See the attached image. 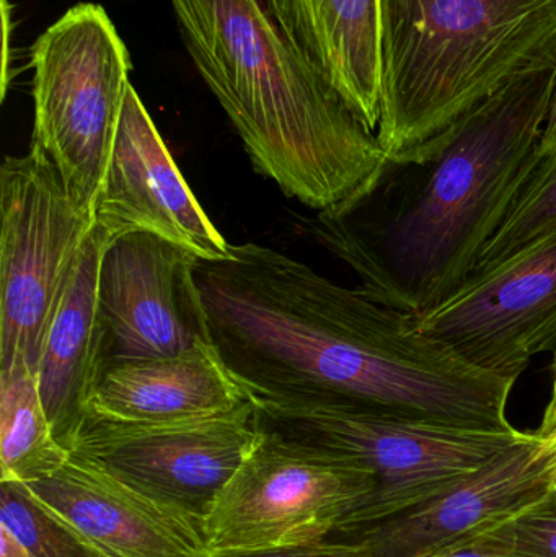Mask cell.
Wrapping results in <instances>:
<instances>
[{
  "mask_svg": "<svg viewBox=\"0 0 556 557\" xmlns=\"http://www.w3.org/2000/svg\"><path fill=\"white\" fill-rule=\"evenodd\" d=\"M304 58L378 133L381 121L379 0H273Z\"/></svg>",
  "mask_w": 556,
  "mask_h": 557,
  "instance_id": "cell-17",
  "label": "cell"
},
{
  "mask_svg": "<svg viewBox=\"0 0 556 557\" xmlns=\"http://www.w3.org/2000/svg\"><path fill=\"white\" fill-rule=\"evenodd\" d=\"M539 441H541V454L547 458L551 467L556 470V428L545 437H539Z\"/></svg>",
  "mask_w": 556,
  "mask_h": 557,
  "instance_id": "cell-27",
  "label": "cell"
},
{
  "mask_svg": "<svg viewBox=\"0 0 556 557\" xmlns=\"http://www.w3.org/2000/svg\"><path fill=\"white\" fill-rule=\"evenodd\" d=\"M555 85L556 52L446 133L388 157L307 228L375 304L411 317L431 310L472 276L505 222L538 159Z\"/></svg>",
  "mask_w": 556,
  "mask_h": 557,
  "instance_id": "cell-2",
  "label": "cell"
},
{
  "mask_svg": "<svg viewBox=\"0 0 556 557\" xmlns=\"http://www.w3.org/2000/svg\"><path fill=\"white\" fill-rule=\"evenodd\" d=\"M254 405L260 428L343 458L374 476V497L353 533L447 493L529 435L512 425L454 424L358 406Z\"/></svg>",
  "mask_w": 556,
  "mask_h": 557,
  "instance_id": "cell-5",
  "label": "cell"
},
{
  "mask_svg": "<svg viewBox=\"0 0 556 557\" xmlns=\"http://www.w3.org/2000/svg\"><path fill=\"white\" fill-rule=\"evenodd\" d=\"M512 548L521 557H556V496L506 522Z\"/></svg>",
  "mask_w": 556,
  "mask_h": 557,
  "instance_id": "cell-21",
  "label": "cell"
},
{
  "mask_svg": "<svg viewBox=\"0 0 556 557\" xmlns=\"http://www.w3.org/2000/svg\"><path fill=\"white\" fill-rule=\"evenodd\" d=\"M32 146L94 215L131 84L129 52L103 7L78 3L32 48Z\"/></svg>",
  "mask_w": 556,
  "mask_h": 557,
  "instance_id": "cell-6",
  "label": "cell"
},
{
  "mask_svg": "<svg viewBox=\"0 0 556 557\" xmlns=\"http://www.w3.org/2000/svg\"><path fill=\"white\" fill-rule=\"evenodd\" d=\"M413 321L472 366L518 380L538 354L556 350V232L472 274Z\"/></svg>",
  "mask_w": 556,
  "mask_h": 557,
  "instance_id": "cell-10",
  "label": "cell"
},
{
  "mask_svg": "<svg viewBox=\"0 0 556 557\" xmlns=\"http://www.w3.org/2000/svg\"><path fill=\"white\" fill-rule=\"evenodd\" d=\"M94 219L108 240L147 232L202 261H224L232 255L231 244L199 206L133 84L127 85Z\"/></svg>",
  "mask_w": 556,
  "mask_h": 557,
  "instance_id": "cell-12",
  "label": "cell"
},
{
  "mask_svg": "<svg viewBox=\"0 0 556 557\" xmlns=\"http://www.w3.org/2000/svg\"><path fill=\"white\" fill-rule=\"evenodd\" d=\"M556 150V85L554 97H552L551 110H548L547 121H545L544 133H542L541 147H539V156H547V153Z\"/></svg>",
  "mask_w": 556,
  "mask_h": 557,
  "instance_id": "cell-25",
  "label": "cell"
},
{
  "mask_svg": "<svg viewBox=\"0 0 556 557\" xmlns=\"http://www.w3.org/2000/svg\"><path fill=\"white\" fill-rule=\"evenodd\" d=\"M0 557H36L32 549L9 529L0 523Z\"/></svg>",
  "mask_w": 556,
  "mask_h": 557,
  "instance_id": "cell-24",
  "label": "cell"
},
{
  "mask_svg": "<svg viewBox=\"0 0 556 557\" xmlns=\"http://www.w3.org/2000/svg\"><path fill=\"white\" fill-rule=\"evenodd\" d=\"M556 232V150L539 156L505 222L483 250L473 274L490 270Z\"/></svg>",
  "mask_w": 556,
  "mask_h": 557,
  "instance_id": "cell-19",
  "label": "cell"
},
{
  "mask_svg": "<svg viewBox=\"0 0 556 557\" xmlns=\"http://www.w3.org/2000/svg\"><path fill=\"white\" fill-rule=\"evenodd\" d=\"M214 346L152 359H113L95 389L88 418L124 424L196 421L247 401Z\"/></svg>",
  "mask_w": 556,
  "mask_h": 557,
  "instance_id": "cell-16",
  "label": "cell"
},
{
  "mask_svg": "<svg viewBox=\"0 0 556 557\" xmlns=\"http://www.w3.org/2000/svg\"><path fill=\"white\" fill-rule=\"evenodd\" d=\"M0 215V369L25 360L36 372L95 219L35 147L3 160Z\"/></svg>",
  "mask_w": 556,
  "mask_h": 557,
  "instance_id": "cell-8",
  "label": "cell"
},
{
  "mask_svg": "<svg viewBox=\"0 0 556 557\" xmlns=\"http://www.w3.org/2000/svg\"><path fill=\"white\" fill-rule=\"evenodd\" d=\"M554 354V380H552L551 401H548L547 409H545L541 429L535 432L539 437H545V435L551 434V432L556 428V350Z\"/></svg>",
  "mask_w": 556,
  "mask_h": 557,
  "instance_id": "cell-26",
  "label": "cell"
},
{
  "mask_svg": "<svg viewBox=\"0 0 556 557\" xmlns=\"http://www.w3.org/2000/svg\"><path fill=\"white\" fill-rule=\"evenodd\" d=\"M378 139L400 156L556 52V0H379Z\"/></svg>",
  "mask_w": 556,
  "mask_h": 557,
  "instance_id": "cell-4",
  "label": "cell"
},
{
  "mask_svg": "<svg viewBox=\"0 0 556 557\" xmlns=\"http://www.w3.org/2000/svg\"><path fill=\"white\" fill-rule=\"evenodd\" d=\"M556 496V470L528 438L453 490L345 536L351 557H431Z\"/></svg>",
  "mask_w": 556,
  "mask_h": 557,
  "instance_id": "cell-13",
  "label": "cell"
},
{
  "mask_svg": "<svg viewBox=\"0 0 556 557\" xmlns=\"http://www.w3.org/2000/svg\"><path fill=\"white\" fill-rule=\"evenodd\" d=\"M0 523L36 557H110L39 504L23 484L0 483Z\"/></svg>",
  "mask_w": 556,
  "mask_h": 557,
  "instance_id": "cell-20",
  "label": "cell"
},
{
  "mask_svg": "<svg viewBox=\"0 0 556 557\" xmlns=\"http://www.w3.org/2000/svg\"><path fill=\"white\" fill-rule=\"evenodd\" d=\"M71 458L55 438L36 372L16 360L0 369V483L29 484L51 476Z\"/></svg>",
  "mask_w": 556,
  "mask_h": 557,
  "instance_id": "cell-18",
  "label": "cell"
},
{
  "mask_svg": "<svg viewBox=\"0 0 556 557\" xmlns=\"http://www.w3.org/2000/svg\"><path fill=\"white\" fill-rule=\"evenodd\" d=\"M374 493V476L365 468L260 428L257 444L206 516L209 553L343 539L355 532Z\"/></svg>",
  "mask_w": 556,
  "mask_h": 557,
  "instance_id": "cell-7",
  "label": "cell"
},
{
  "mask_svg": "<svg viewBox=\"0 0 556 557\" xmlns=\"http://www.w3.org/2000/svg\"><path fill=\"white\" fill-rule=\"evenodd\" d=\"M94 225L46 336L36 379L55 438L71 451L95 389L111 362V339L98 307V273L107 247Z\"/></svg>",
  "mask_w": 556,
  "mask_h": 557,
  "instance_id": "cell-15",
  "label": "cell"
},
{
  "mask_svg": "<svg viewBox=\"0 0 556 557\" xmlns=\"http://www.w3.org/2000/svg\"><path fill=\"white\" fill-rule=\"evenodd\" d=\"M231 253L199 260L196 282L211 344L251 401L511 428L516 380L467 362L411 314L273 248L231 245Z\"/></svg>",
  "mask_w": 556,
  "mask_h": 557,
  "instance_id": "cell-1",
  "label": "cell"
},
{
  "mask_svg": "<svg viewBox=\"0 0 556 557\" xmlns=\"http://www.w3.org/2000/svg\"><path fill=\"white\" fill-rule=\"evenodd\" d=\"M260 437L251 399L196 421L124 424L87 418L71 454L100 465L140 493L205 520Z\"/></svg>",
  "mask_w": 556,
  "mask_h": 557,
  "instance_id": "cell-9",
  "label": "cell"
},
{
  "mask_svg": "<svg viewBox=\"0 0 556 557\" xmlns=\"http://www.w3.org/2000/svg\"><path fill=\"white\" fill-rule=\"evenodd\" d=\"M189 55L254 169L307 208L348 201L387 163L329 81L304 58L273 0H170Z\"/></svg>",
  "mask_w": 556,
  "mask_h": 557,
  "instance_id": "cell-3",
  "label": "cell"
},
{
  "mask_svg": "<svg viewBox=\"0 0 556 557\" xmlns=\"http://www.w3.org/2000/svg\"><path fill=\"white\" fill-rule=\"evenodd\" d=\"M198 261L147 232L108 240L98 273V307L113 359L178 356L212 346L196 282Z\"/></svg>",
  "mask_w": 556,
  "mask_h": 557,
  "instance_id": "cell-11",
  "label": "cell"
},
{
  "mask_svg": "<svg viewBox=\"0 0 556 557\" xmlns=\"http://www.w3.org/2000/svg\"><path fill=\"white\" fill-rule=\"evenodd\" d=\"M110 557H209L205 520L166 506L82 455L23 484Z\"/></svg>",
  "mask_w": 556,
  "mask_h": 557,
  "instance_id": "cell-14",
  "label": "cell"
},
{
  "mask_svg": "<svg viewBox=\"0 0 556 557\" xmlns=\"http://www.w3.org/2000/svg\"><path fill=\"white\" fill-rule=\"evenodd\" d=\"M209 557H351L345 540H329L297 548L261 549V552L224 553Z\"/></svg>",
  "mask_w": 556,
  "mask_h": 557,
  "instance_id": "cell-23",
  "label": "cell"
},
{
  "mask_svg": "<svg viewBox=\"0 0 556 557\" xmlns=\"http://www.w3.org/2000/svg\"><path fill=\"white\" fill-rule=\"evenodd\" d=\"M506 522L472 539L456 543L431 557H521L512 548L511 540L506 532Z\"/></svg>",
  "mask_w": 556,
  "mask_h": 557,
  "instance_id": "cell-22",
  "label": "cell"
}]
</instances>
